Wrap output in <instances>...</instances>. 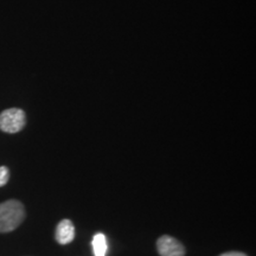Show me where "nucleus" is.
Here are the masks:
<instances>
[{
    "label": "nucleus",
    "instance_id": "obj_1",
    "mask_svg": "<svg viewBox=\"0 0 256 256\" xmlns=\"http://www.w3.org/2000/svg\"><path fill=\"white\" fill-rule=\"evenodd\" d=\"M24 218V206L19 200H10L0 204V232H14Z\"/></svg>",
    "mask_w": 256,
    "mask_h": 256
},
{
    "label": "nucleus",
    "instance_id": "obj_2",
    "mask_svg": "<svg viewBox=\"0 0 256 256\" xmlns=\"http://www.w3.org/2000/svg\"><path fill=\"white\" fill-rule=\"evenodd\" d=\"M26 124L24 110L19 108H10L0 114V130L5 133L14 134L20 132Z\"/></svg>",
    "mask_w": 256,
    "mask_h": 256
},
{
    "label": "nucleus",
    "instance_id": "obj_3",
    "mask_svg": "<svg viewBox=\"0 0 256 256\" xmlns=\"http://www.w3.org/2000/svg\"><path fill=\"white\" fill-rule=\"evenodd\" d=\"M156 249H158L160 256H184L185 248L178 240L168 235L162 236L156 242Z\"/></svg>",
    "mask_w": 256,
    "mask_h": 256
},
{
    "label": "nucleus",
    "instance_id": "obj_4",
    "mask_svg": "<svg viewBox=\"0 0 256 256\" xmlns=\"http://www.w3.org/2000/svg\"><path fill=\"white\" fill-rule=\"evenodd\" d=\"M56 241L60 244H69L75 238V226L70 220H60L55 232Z\"/></svg>",
    "mask_w": 256,
    "mask_h": 256
},
{
    "label": "nucleus",
    "instance_id": "obj_5",
    "mask_svg": "<svg viewBox=\"0 0 256 256\" xmlns=\"http://www.w3.org/2000/svg\"><path fill=\"white\" fill-rule=\"evenodd\" d=\"M92 244L95 256H106V254H107V240H106V236L102 232L96 234L92 238Z\"/></svg>",
    "mask_w": 256,
    "mask_h": 256
},
{
    "label": "nucleus",
    "instance_id": "obj_6",
    "mask_svg": "<svg viewBox=\"0 0 256 256\" xmlns=\"http://www.w3.org/2000/svg\"><path fill=\"white\" fill-rule=\"evenodd\" d=\"M10 179V171L6 166H0V188L5 186Z\"/></svg>",
    "mask_w": 256,
    "mask_h": 256
},
{
    "label": "nucleus",
    "instance_id": "obj_7",
    "mask_svg": "<svg viewBox=\"0 0 256 256\" xmlns=\"http://www.w3.org/2000/svg\"><path fill=\"white\" fill-rule=\"evenodd\" d=\"M220 256H247V255L243 254V252H224V254L220 255Z\"/></svg>",
    "mask_w": 256,
    "mask_h": 256
}]
</instances>
